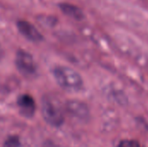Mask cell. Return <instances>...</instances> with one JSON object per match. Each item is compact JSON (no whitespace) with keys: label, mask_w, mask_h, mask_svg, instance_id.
<instances>
[{"label":"cell","mask_w":148,"mask_h":147,"mask_svg":"<svg viewBox=\"0 0 148 147\" xmlns=\"http://www.w3.org/2000/svg\"><path fill=\"white\" fill-rule=\"evenodd\" d=\"M67 109L70 114L79 119H85L88 115L87 106L78 101H71L67 104Z\"/></svg>","instance_id":"cell-6"},{"label":"cell","mask_w":148,"mask_h":147,"mask_svg":"<svg viewBox=\"0 0 148 147\" xmlns=\"http://www.w3.org/2000/svg\"><path fill=\"white\" fill-rule=\"evenodd\" d=\"M60 9L61 10L66 14L67 16L74 18V19H77V20H81L84 17V13L83 11L77 6L73 5L71 3H61L60 4Z\"/></svg>","instance_id":"cell-7"},{"label":"cell","mask_w":148,"mask_h":147,"mask_svg":"<svg viewBox=\"0 0 148 147\" xmlns=\"http://www.w3.org/2000/svg\"><path fill=\"white\" fill-rule=\"evenodd\" d=\"M119 147H140V146L134 140H123L120 143Z\"/></svg>","instance_id":"cell-9"},{"label":"cell","mask_w":148,"mask_h":147,"mask_svg":"<svg viewBox=\"0 0 148 147\" xmlns=\"http://www.w3.org/2000/svg\"><path fill=\"white\" fill-rule=\"evenodd\" d=\"M19 146V140L16 137H11L9 138L5 144H4V147H18Z\"/></svg>","instance_id":"cell-8"},{"label":"cell","mask_w":148,"mask_h":147,"mask_svg":"<svg viewBox=\"0 0 148 147\" xmlns=\"http://www.w3.org/2000/svg\"><path fill=\"white\" fill-rule=\"evenodd\" d=\"M54 77L59 86L69 92H76L82 89L83 86V80L82 76L74 69L59 66L53 70Z\"/></svg>","instance_id":"cell-1"},{"label":"cell","mask_w":148,"mask_h":147,"mask_svg":"<svg viewBox=\"0 0 148 147\" xmlns=\"http://www.w3.org/2000/svg\"><path fill=\"white\" fill-rule=\"evenodd\" d=\"M3 56V50H2V49H1V46H0V59H1V57Z\"/></svg>","instance_id":"cell-10"},{"label":"cell","mask_w":148,"mask_h":147,"mask_svg":"<svg viewBox=\"0 0 148 147\" xmlns=\"http://www.w3.org/2000/svg\"><path fill=\"white\" fill-rule=\"evenodd\" d=\"M42 113L46 122L53 126L63 123L64 115L59 101L51 95H46L42 100Z\"/></svg>","instance_id":"cell-2"},{"label":"cell","mask_w":148,"mask_h":147,"mask_svg":"<svg viewBox=\"0 0 148 147\" xmlns=\"http://www.w3.org/2000/svg\"><path fill=\"white\" fill-rule=\"evenodd\" d=\"M16 65L20 73L25 76H34L36 72V66L32 55L24 50H19L16 53Z\"/></svg>","instance_id":"cell-3"},{"label":"cell","mask_w":148,"mask_h":147,"mask_svg":"<svg viewBox=\"0 0 148 147\" xmlns=\"http://www.w3.org/2000/svg\"><path fill=\"white\" fill-rule=\"evenodd\" d=\"M17 105L21 113L26 117H31L36 110V104L33 98L29 94H23L17 100Z\"/></svg>","instance_id":"cell-5"},{"label":"cell","mask_w":148,"mask_h":147,"mask_svg":"<svg viewBox=\"0 0 148 147\" xmlns=\"http://www.w3.org/2000/svg\"><path fill=\"white\" fill-rule=\"evenodd\" d=\"M16 25L19 32L29 41L39 42L42 40V34L30 23L26 21H18Z\"/></svg>","instance_id":"cell-4"}]
</instances>
